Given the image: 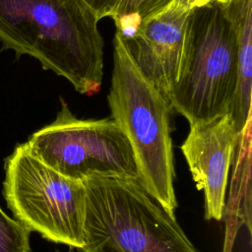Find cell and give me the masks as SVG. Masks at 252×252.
<instances>
[{
    "label": "cell",
    "mask_w": 252,
    "mask_h": 252,
    "mask_svg": "<svg viewBox=\"0 0 252 252\" xmlns=\"http://www.w3.org/2000/svg\"><path fill=\"white\" fill-rule=\"evenodd\" d=\"M98 20L83 0H0V44L35 58L82 94H96L103 78Z\"/></svg>",
    "instance_id": "obj_1"
},
{
    "label": "cell",
    "mask_w": 252,
    "mask_h": 252,
    "mask_svg": "<svg viewBox=\"0 0 252 252\" xmlns=\"http://www.w3.org/2000/svg\"><path fill=\"white\" fill-rule=\"evenodd\" d=\"M85 252H200L175 219L135 178L83 181Z\"/></svg>",
    "instance_id": "obj_3"
},
{
    "label": "cell",
    "mask_w": 252,
    "mask_h": 252,
    "mask_svg": "<svg viewBox=\"0 0 252 252\" xmlns=\"http://www.w3.org/2000/svg\"><path fill=\"white\" fill-rule=\"evenodd\" d=\"M31 230L0 207V252H32Z\"/></svg>",
    "instance_id": "obj_11"
},
{
    "label": "cell",
    "mask_w": 252,
    "mask_h": 252,
    "mask_svg": "<svg viewBox=\"0 0 252 252\" xmlns=\"http://www.w3.org/2000/svg\"><path fill=\"white\" fill-rule=\"evenodd\" d=\"M238 45L224 4L213 0L188 13L178 75L167 101L189 124L229 112L237 83Z\"/></svg>",
    "instance_id": "obj_4"
},
{
    "label": "cell",
    "mask_w": 252,
    "mask_h": 252,
    "mask_svg": "<svg viewBox=\"0 0 252 252\" xmlns=\"http://www.w3.org/2000/svg\"><path fill=\"white\" fill-rule=\"evenodd\" d=\"M94 13L97 20L111 17L120 0H83Z\"/></svg>",
    "instance_id": "obj_12"
},
{
    "label": "cell",
    "mask_w": 252,
    "mask_h": 252,
    "mask_svg": "<svg viewBox=\"0 0 252 252\" xmlns=\"http://www.w3.org/2000/svg\"><path fill=\"white\" fill-rule=\"evenodd\" d=\"M240 137L227 113L190 124L180 146L197 189L204 191L207 220H220L223 217L228 171Z\"/></svg>",
    "instance_id": "obj_7"
},
{
    "label": "cell",
    "mask_w": 252,
    "mask_h": 252,
    "mask_svg": "<svg viewBox=\"0 0 252 252\" xmlns=\"http://www.w3.org/2000/svg\"><path fill=\"white\" fill-rule=\"evenodd\" d=\"M231 18L238 45L237 83L228 114L235 130L242 136L250 124L252 88V0H230L224 4Z\"/></svg>",
    "instance_id": "obj_9"
},
{
    "label": "cell",
    "mask_w": 252,
    "mask_h": 252,
    "mask_svg": "<svg viewBox=\"0 0 252 252\" xmlns=\"http://www.w3.org/2000/svg\"><path fill=\"white\" fill-rule=\"evenodd\" d=\"M3 196L14 219L43 238L82 248L87 192L83 181L55 171L26 143L5 161Z\"/></svg>",
    "instance_id": "obj_5"
},
{
    "label": "cell",
    "mask_w": 252,
    "mask_h": 252,
    "mask_svg": "<svg viewBox=\"0 0 252 252\" xmlns=\"http://www.w3.org/2000/svg\"><path fill=\"white\" fill-rule=\"evenodd\" d=\"M60 102L56 118L26 142L33 156L78 181L95 176L139 180L130 142L112 118L79 119L62 98Z\"/></svg>",
    "instance_id": "obj_6"
},
{
    "label": "cell",
    "mask_w": 252,
    "mask_h": 252,
    "mask_svg": "<svg viewBox=\"0 0 252 252\" xmlns=\"http://www.w3.org/2000/svg\"><path fill=\"white\" fill-rule=\"evenodd\" d=\"M173 0H120L112 16L116 32L121 35L132 32L146 20L165 12Z\"/></svg>",
    "instance_id": "obj_10"
},
{
    "label": "cell",
    "mask_w": 252,
    "mask_h": 252,
    "mask_svg": "<svg viewBox=\"0 0 252 252\" xmlns=\"http://www.w3.org/2000/svg\"><path fill=\"white\" fill-rule=\"evenodd\" d=\"M107 101L111 118L130 142L141 184L174 215L177 201L170 136L172 110L166 98L139 71L117 32Z\"/></svg>",
    "instance_id": "obj_2"
},
{
    "label": "cell",
    "mask_w": 252,
    "mask_h": 252,
    "mask_svg": "<svg viewBox=\"0 0 252 252\" xmlns=\"http://www.w3.org/2000/svg\"><path fill=\"white\" fill-rule=\"evenodd\" d=\"M217 1H219V2H220V3H222V4H225V3L229 2L230 0H217Z\"/></svg>",
    "instance_id": "obj_15"
},
{
    "label": "cell",
    "mask_w": 252,
    "mask_h": 252,
    "mask_svg": "<svg viewBox=\"0 0 252 252\" xmlns=\"http://www.w3.org/2000/svg\"><path fill=\"white\" fill-rule=\"evenodd\" d=\"M188 14L167 9L121 35L142 75L166 98L176 82Z\"/></svg>",
    "instance_id": "obj_8"
},
{
    "label": "cell",
    "mask_w": 252,
    "mask_h": 252,
    "mask_svg": "<svg viewBox=\"0 0 252 252\" xmlns=\"http://www.w3.org/2000/svg\"><path fill=\"white\" fill-rule=\"evenodd\" d=\"M68 252H85L83 249L81 248H75V247H70V249L68 250Z\"/></svg>",
    "instance_id": "obj_14"
},
{
    "label": "cell",
    "mask_w": 252,
    "mask_h": 252,
    "mask_svg": "<svg viewBox=\"0 0 252 252\" xmlns=\"http://www.w3.org/2000/svg\"><path fill=\"white\" fill-rule=\"evenodd\" d=\"M212 1L213 0H173L169 8L183 14H188L190 11L202 7Z\"/></svg>",
    "instance_id": "obj_13"
}]
</instances>
